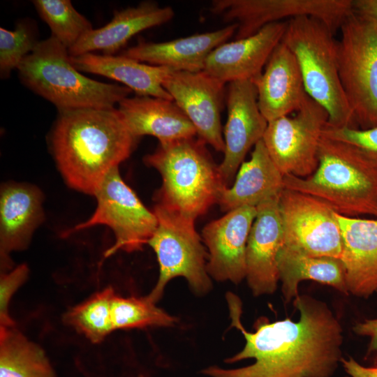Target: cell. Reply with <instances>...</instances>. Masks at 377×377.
Segmentation results:
<instances>
[{"label":"cell","instance_id":"cell-3","mask_svg":"<svg viewBox=\"0 0 377 377\" xmlns=\"http://www.w3.org/2000/svg\"><path fill=\"white\" fill-rule=\"evenodd\" d=\"M318 158L311 175H284L283 188L313 196L341 216L377 219V170L349 146L323 136Z\"/></svg>","mask_w":377,"mask_h":377},{"label":"cell","instance_id":"cell-33","mask_svg":"<svg viewBox=\"0 0 377 377\" xmlns=\"http://www.w3.org/2000/svg\"><path fill=\"white\" fill-rule=\"evenodd\" d=\"M29 267L23 263L8 272H2L0 278V327L13 326L9 315L10 301L17 289L29 276Z\"/></svg>","mask_w":377,"mask_h":377},{"label":"cell","instance_id":"cell-18","mask_svg":"<svg viewBox=\"0 0 377 377\" xmlns=\"http://www.w3.org/2000/svg\"><path fill=\"white\" fill-rule=\"evenodd\" d=\"M43 194L27 183L6 182L0 191V256L1 273L11 268L10 254L27 248L45 219Z\"/></svg>","mask_w":377,"mask_h":377},{"label":"cell","instance_id":"cell-10","mask_svg":"<svg viewBox=\"0 0 377 377\" xmlns=\"http://www.w3.org/2000/svg\"><path fill=\"white\" fill-rule=\"evenodd\" d=\"M295 113L269 121L262 140L283 176L304 178L318 168L319 142L328 114L309 96Z\"/></svg>","mask_w":377,"mask_h":377},{"label":"cell","instance_id":"cell-11","mask_svg":"<svg viewBox=\"0 0 377 377\" xmlns=\"http://www.w3.org/2000/svg\"><path fill=\"white\" fill-rule=\"evenodd\" d=\"M283 246L306 255L340 259L342 236L334 212L321 200L283 188L279 200Z\"/></svg>","mask_w":377,"mask_h":377},{"label":"cell","instance_id":"cell-29","mask_svg":"<svg viewBox=\"0 0 377 377\" xmlns=\"http://www.w3.org/2000/svg\"><path fill=\"white\" fill-rule=\"evenodd\" d=\"M33 3L50 28L52 36L68 50L93 29L91 22L69 0H34Z\"/></svg>","mask_w":377,"mask_h":377},{"label":"cell","instance_id":"cell-20","mask_svg":"<svg viewBox=\"0 0 377 377\" xmlns=\"http://www.w3.org/2000/svg\"><path fill=\"white\" fill-rule=\"evenodd\" d=\"M342 236L340 258L348 294L367 298L377 292V219L336 213Z\"/></svg>","mask_w":377,"mask_h":377},{"label":"cell","instance_id":"cell-37","mask_svg":"<svg viewBox=\"0 0 377 377\" xmlns=\"http://www.w3.org/2000/svg\"><path fill=\"white\" fill-rule=\"evenodd\" d=\"M138 377H145L143 375H139Z\"/></svg>","mask_w":377,"mask_h":377},{"label":"cell","instance_id":"cell-2","mask_svg":"<svg viewBox=\"0 0 377 377\" xmlns=\"http://www.w3.org/2000/svg\"><path fill=\"white\" fill-rule=\"evenodd\" d=\"M137 140L116 108H80L59 111L50 145L68 186L94 195L106 175L129 157Z\"/></svg>","mask_w":377,"mask_h":377},{"label":"cell","instance_id":"cell-4","mask_svg":"<svg viewBox=\"0 0 377 377\" xmlns=\"http://www.w3.org/2000/svg\"><path fill=\"white\" fill-rule=\"evenodd\" d=\"M205 145L195 137L159 143L144 158L162 178L156 203L194 221L218 204L226 187Z\"/></svg>","mask_w":377,"mask_h":377},{"label":"cell","instance_id":"cell-12","mask_svg":"<svg viewBox=\"0 0 377 377\" xmlns=\"http://www.w3.org/2000/svg\"><path fill=\"white\" fill-rule=\"evenodd\" d=\"M209 10L226 22L237 24V40L267 24L301 16L316 18L334 32L353 13V6L352 0H214Z\"/></svg>","mask_w":377,"mask_h":377},{"label":"cell","instance_id":"cell-7","mask_svg":"<svg viewBox=\"0 0 377 377\" xmlns=\"http://www.w3.org/2000/svg\"><path fill=\"white\" fill-rule=\"evenodd\" d=\"M153 212L158 224L147 244L156 253L159 276L147 298L156 303L168 283L178 276L186 279L197 294L209 291L212 282L207 271V252L195 230V221L157 203Z\"/></svg>","mask_w":377,"mask_h":377},{"label":"cell","instance_id":"cell-1","mask_svg":"<svg viewBox=\"0 0 377 377\" xmlns=\"http://www.w3.org/2000/svg\"><path fill=\"white\" fill-rule=\"evenodd\" d=\"M231 325L245 339L243 349L225 362L252 358L253 364L236 369L211 366L202 369L208 377H332L343 357V330L333 312L321 300L299 295L293 304L297 321L287 318L269 322L260 318L253 332L240 320L242 305L234 294L227 295Z\"/></svg>","mask_w":377,"mask_h":377},{"label":"cell","instance_id":"cell-22","mask_svg":"<svg viewBox=\"0 0 377 377\" xmlns=\"http://www.w3.org/2000/svg\"><path fill=\"white\" fill-rule=\"evenodd\" d=\"M117 109L136 138L149 135L156 138L160 144H165L197 135L193 124L171 100L128 96L118 103Z\"/></svg>","mask_w":377,"mask_h":377},{"label":"cell","instance_id":"cell-6","mask_svg":"<svg viewBox=\"0 0 377 377\" xmlns=\"http://www.w3.org/2000/svg\"><path fill=\"white\" fill-rule=\"evenodd\" d=\"M333 34L322 21L301 16L287 21L281 41L297 61L306 94L327 112V124L357 128L340 80Z\"/></svg>","mask_w":377,"mask_h":377},{"label":"cell","instance_id":"cell-30","mask_svg":"<svg viewBox=\"0 0 377 377\" xmlns=\"http://www.w3.org/2000/svg\"><path fill=\"white\" fill-rule=\"evenodd\" d=\"M114 330L147 327H169L176 319L145 297H124L114 295L112 302Z\"/></svg>","mask_w":377,"mask_h":377},{"label":"cell","instance_id":"cell-32","mask_svg":"<svg viewBox=\"0 0 377 377\" xmlns=\"http://www.w3.org/2000/svg\"><path fill=\"white\" fill-rule=\"evenodd\" d=\"M322 136L349 146L377 170V126L360 129L334 127L327 123Z\"/></svg>","mask_w":377,"mask_h":377},{"label":"cell","instance_id":"cell-27","mask_svg":"<svg viewBox=\"0 0 377 377\" xmlns=\"http://www.w3.org/2000/svg\"><path fill=\"white\" fill-rule=\"evenodd\" d=\"M0 377H55L40 346L13 326L0 327Z\"/></svg>","mask_w":377,"mask_h":377},{"label":"cell","instance_id":"cell-5","mask_svg":"<svg viewBox=\"0 0 377 377\" xmlns=\"http://www.w3.org/2000/svg\"><path fill=\"white\" fill-rule=\"evenodd\" d=\"M17 69L22 82L59 111L113 108L132 91L82 75L71 63L68 49L52 36L39 41Z\"/></svg>","mask_w":377,"mask_h":377},{"label":"cell","instance_id":"cell-28","mask_svg":"<svg viewBox=\"0 0 377 377\" xmlns=\"http://www.w3.org/2000/svg\"><path fill=\"white\" fill-rule=\"evenodd\" d=\"M108 286L84 302L71 308L64 322L82 334L91 342L98 343L114 330L112 318V302L115 295Z\"/></svg>","mask_w":377,"mask_h":377},{"label":"cell","instance_id":"cell-19","mask_svg":"<svg viewBox=\"0 0 377 377\" xmlns=\"http://www.w3.org/2000/svg\"><path fill=\"white\" fill-rule=\"evenodd\" d=\"M252 81L259 110L267 122L297 111L309 96L297 61L282 41L273 50L264 71Z\"/></svg>","mask_w":377,"mask_h":377},{"label":"cell","instance_id":"cell-17","mask_svg":"<svg viewBox=\"0 0 377 377\" xmlns=\"http://www.w3.org/2000/svg\"><path fill=\"white\" fill-rule=\"evenodd\" d=\"M286 27L287 21L271 23L249 37L223 43L209 54L203 71L226 84L253 80L262 73Z\"/></svg>","mask_w":377,"mask_h":377},{"label":"cell","instance_id":"cell-26","mask_svg":"<svg viewBox=\"0 0 377 377\" xmlns=\"http://www.w3.org/2000/svg\"><path fill=\"white\" fill-rule=\"evenodd\" d=\"M277 264L281 293L286 303H290L299 295V283L304 280L327 285L349 295L345 269L340 259L311 256L282 246Z\"/></svg>","mask_w":377,"mask_h":377},{"label":"cell","instance_id":"cell-24","mask_svg":"<svg viewBox=\"0 0 377 377\" xmlns=\"http://www.w3.org/2000/svg\"><path fill=\"white\" fill-rule=\"evenodd\" d=\"M283 175L273 162L263 142L254 146L249 161L243 162L232 186L224 187L218 204L223 212L239 207H257L280 195Z\"/></svg>","mask_w":377,"mask_h":377},{"label":"cell","instance_id":"cell-35","mask_svg":"<svg viewBox=\"0 0 377 377\" xmlns=\"http://www.w3.org/2000/svg\"><path fill=\"white\" fill-rule=\"evenodd\" d=\"M341 364L346 373L345 377H377V367L363 366L352 357H343Z\"/></svg>","mask_w":377,"mask_h":377},{"label":"cell","instance_id":"cell-23","mask_svg":"<svg viewBox=\"0 0 377 377\" xmlns=\"http://www.w3.org/2000/svg\"><path fill=\"white\" fill-rule=\"evenodd\" d=\"M174 15L170 6H160L151 1L115 11L109 23L87 33L68 50V53L75 57L98 50L114 55L137 34L167 23Z\"/></svg>","mask_w":377,"mask_h":377},{"label":"cell","instance_id":"cell-21","mask_svg":"<svg viewBox=\"0 0 377 377\" xmlns=\"http://www.w3.org/2000/svg\"><path fill=\"white\" fill-rule=\"evenodd\" d=\"M238 28L232 23L213 31L160 42H140L122 55L140 62L168 67L177 71L199 72L205 68L209 54L227 42Z\"/></svg>","mask_w":377,"mask_h":377},{"label":"cell","instance_id":"cell-31","mask_svg":"<svg viewBox=\"0 0 377 377\" xmlns=\"http://www.w3.org/2000/svg\"><path fill=\"white\" fill-rule=\"evenodd\" d=\"M35 31L28 23L20 22L15 30L0 28V75L8 77L37 43Z\"/></svg>","mask_w":377,"mask_h":377},{"label":"cell","instance_id":"cell-36","mask_svg":"<svg viewBox=\"0 0 377 377\" xmlns=\"http://www.w3.org/2000/svg\"><path fill=\"white\" fill-rule=\"evenodd\" d=\"M353 13L377 25V0H352Z\"/></svg>","mask_w":377,"mask_h":377},{"label":"cell","instance_id":"cell-16","mask_svg":"<svg viewBox=\"0 0 377 377\" xmlns=\"http://www.w3.org/2000/svg\"><path fill=\"white\" fill-rule=\"evenodd\" d=\"M279 196L256 207L247 240L246 279L256 297L273 294L279 281L277 260L283 246Z\"/></svg>","mask_w":377,"mask_h":377},{"label":"cell","instance_id":"cell-34","mask_svg":"<svg viewBox=\"0 0 377 377\" xmlns=\"http://www.w3.org/2000/svg\"><path fill=\"white\" fill-rule=\"evenodd\" d=\"M353 330L357 335L369 338L368 354L377 353V318L359 322L353 326Z\"/></svg>","mask_w":377,"mask_h":377},{"label":"cell","instance_id":"cell-14","mask_svg":"<svg viewBox=\"0 0 377 377\" xmlns=\"http://www.w3.org/2000/svg\"><path fill=\"white\" fill-rule=\"evenodd\" d=\"M226 103L224 158L219 172L225 186L230 187L249 150L263 139L268 122L259 110L252 80L228 83Z\"/></svg>","mask_w":377,"mask_h":377},{"label":"cell","instance_id":"cell-8","mask_svg":"<svg viewBox=\"0 0 377 377\" xmlns=\"http://www.w3.org/2000/svg\"><path fill=\"white\" fill-rule=\"evenodd\" d=\"M337 41L340 80L360 129L377 126V25L353 13Z\"/></svg>","mask_w":377,"mask_h":377},{"label":"cell","instance_id":"cell-9","mask_svg":"<svg viewBox=\"0 0 377 377\" xmlns=\"http://www.w3.org/2000/svg\"><path fill=\"white\" fill-rule=\"evenodd\" d=\"M97 205L91 216L64 232V236L77 231L104 225L115 237L114 244L105 253L109 257L119 250L133 252L141 250L154 232L158 220L135 192L122 179L119 167L112 168L105 177L94 195Z\"/></svg>","mask_w":377,"mask_h":377},{"label":"cell","instance_id":"cell-13","mask_svg":"<svg viewBox=\"0 0 377 377\" xmlns=\"http://www.w3.org/2000/svg\"><path fill=\"white\" fill-rule=\"evenodd\" d=\"M225 85L205 71H173L163 82V88L193 124L198 138L221 152L225 150L221 124Z\"/></svg>","mask_w":377,"mask_h":377},{"label":"cell","instance_id":"cell-15","mask_svg":"<svg viewBox=\"0 0 377 377\" xmlns=\"http://www.w3.org/2000/svg\"><path fill=\"white\" fill-rule=\"evenodd\" d=\"M256 214V207H239L204 226L202 238L208 251L207 271L211 277L235 284L246 279V244Z\"/></svg>","mask_w":377,"mask_h":377},{"label":"cell","instance_id":"cell-25","mask_svg":"<svg viewBox=\"0 0 377 377\" xmlns=\"http://www.w3.org/2000/svg\"><path fill=\"white\" fill-rule=\"evenodd\" d=\"M79 71L100 75L124 84L137 96H152L173 101L163 82L173 71L168 67L140 62L124 55L87 53L71 57Z\"/></svg>","mask_w":377,"mask_h":377}]
</instances>
